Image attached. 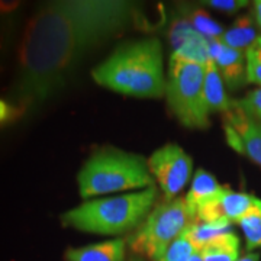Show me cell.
<instances>
[{
	"label": "cell",
	"instance_id": "ffe728a7",
	"mask_svg": "<svg viewBox=\"0 0 261 261\" xmlns=\"http://www.w3.org/2000/svg\"><path fill=\"white\" fill-rule=\"evenodd\" d=\"M247 60V82L261 86V37L245 53Z\"/></svg>",
	"mask_w": 261,
	"mask_h": 261
},
{
	"label": "cell",
	"instance_id": "8fae6325",
	"mask_svg": "<svg viewBox=\"0 0 261 261\" xmlns=\"http://www.w3.org/2000/svg\"><path fill=\"white\" fill-rule=\"evenodd\" d=\"M171 44L174 45L173 54L185 57L200 64H206L209 58V44L189 22H177L171 29Z\"/></svg>",
	"mask_w": 261,
	"mask_h": 261
},
{
	"label": "cell",
	"instance_id": "8992f818",
	"mask_svg": "<svg viewBox=\"0 0 261 261\" xmlns=\"http://www.w3.org/2000/svg\"><path fill=\"white\" fill-rule=\"evenodd\" d=\"M190 222L185 197L164 200L151 209L137 231L128 237L126 244L135 255L159 261Z\"/></svg>",
	"mask_w": 261,
	"mask_h": 261
},
{
	"label": "cell",
	"instance_id": "484cf974",
	"mask_svg": "<svg viewBox=\"0 0 261 261\" xmlns=\"http://www.w3.org/2000/svg\"><path fill=\"white\" fill-rule=\"evenodd\" d=\"M254 13H255V20L261 28V0L254 3Z\"/></svg>",
	"mask_w": 261,
	"mask_h": 261
},
{
	"label": "cell",
	"instance_id": "4fadbf2b",
	"mask_svg": "<svg viewBox=\"0 0 261 261\" xmlns=\"http://www.w3.org/2000/svg\"><path fill=\"white\" fill-rule=\"evenodd\" d=\"M203 94H205V106L207 113L222 112L225 115L232 109V102L228 99L226 92H225L224 80L211 56L205 64Z\"/></svg>",
	"mask_w": 261,
	"mask_h": 261
},
{
	"label": "cell",
	"instance_id": "ac0fdd59",
	"mask_svg": "<svg viewBox=\"0 0 261 261\" xmlns=\"http://www.w3.org/2000/svg\"><path fill=\"white\" fill-rule=\"evenodd\" d=\"M237 224L245 235L247 250L252 252V250L261 248V199H255L250 211Z\"/></svg>",
	"mask_w": 261,
	"mask_h": 261
},
{
	"label": "cell",
	"instance_id": "44dd1931",
	"mask_svg": "<svg viewBox=\"0 0 261 261\" xmlns=\"http://www.w3.org/2000/svg\"><path fill=\"white\" fill-rule=\"evenodd\" d=\"M195 252V248L189 243L186 235L181 233L159 261H190Z\"/></svg>",
	"mask_w": 261,
	"mask_h": 261
},
{
	"label": "cell",
	"instance_id": "7a4b0ae2",
	"mask_svg": "<svg viewBox=\"0 0 261 261\" xmlns=\"http://www.w3.org/2000/svg\"><path fill=\"white\" fill-rule=\"evenodd\" d=\"M97 84L134 97L166 94L163 45L157 38L123 44L92 71Z\"/></svg>",
	"mask_w": 261,
	"mask_h": 261
},
{
	"label": "cell",
	"instance_id": "7402d4cb",
	"mask_svg": "<svg viewBox=\"0 0 261 261\" xmlns=\"http://www.w3.org/2000/svg\"><path fill=\"white\" fill-rule=\"evenodd\" d=\"M232 105L235 108H238L241 112L245 113L247 116L261 122V87L251 90L245 97L240 99V100H233Z\"/></svg>",
	"mask_w": 261,
	"mask_h": 261
},
{
	"label": "cell",
	"instance_id": "e0dca14e",
	"mask_svg": "<svg viewBox=\"0 0 261 261\" xmlns=\"http://www.w3.org/2000/svg\"><path fill=\"white\" fill-rule=\"evenodd\" d=\"M231 222L228 221H218V222H197L193 221L185 229V235L195 248V251H200L206 244L212 241L215 237L229 231Z\"/></svg>",
	"mask_w": 261,
	"mask_h": 261
},
{
	"label": "cell",
	"instance_id": "ba28073f",
	"mask_svg": "<svg viewBox=\"0 0 261 261\" xmlns=\"http://www.w3.org/2000/svg\"><path fill=\"white\" fill-rule=\"evenodd\" d=\"M224 129L229 147L261 167V122L232 105V109L225 113Z\"/></svg>",
	"mask_w": 261,
	"mask_h": 261
},
{
	"label": "cell",
	"instance_id": "3957f363",
	"mask_svg": "<svg viewBox=\"0 0 261 261\" xmlns=\"http://www.w3.org/2000/svg\"><path fill=\"white\" fill-rule=\"evenodd\" d=\"M155 197L157 187L151 186L135 193L89 200L61 215V224L83 232L119 235L144 222Z\"/></svg>",
	"mask_w": 261,
	"mask_h": 261
},
{
	"label": "cell",
	"instance_id": "52a82bcc",
	"mask_svg": "<svg viewBox=\"0 0 261 261\" xmlns=\"http://www.w3.org/2000/svg\"><path fill=\"white\" fill-rule=\"evenodd\" d=\"M148 168L151 176L159 181L166 200H171L178 197V193L187 185L193 161L177 144H167L149 157Z\"/></svg>",
	"mask_w": 261,
	"mask_h": 261
},
{
	"label": "cell",
	"instance_id": "603a6c76",
	"mask_svg": "<svg viewBox=\"0 0 261 261\" xmlns=\"http://www.w3.org/2000/svg\"><path fill=\"white\" fill-rule=\"evenodd\" d=\"M25 115L19 111L18 108L10 102L9 99H2L0 97V128L2 126H6V125H10L13 122L22 119Z\"/></svg>",
	"mask_w": 261,
	"mask_h": 261
},
{
	"label": "cell",
	"instance_id": "83f0119b",
	"mask_svg": "<svg viewBox=\"0 0 261 261\" xmlns=\"http://www.w3.org/2000/svg\"><path fill=\"white\" fill-rule=\"evenodd\" d=\"M126 261H145L142 257H138V255H134V257H130L129 260Z\"/></svg>",
	"mask_w": 261,
	"mask_h": 261
},
{
	"label": "cell",
	"instance_id": "4316f807",
	"mask_svg": "<svg viewBox=\"0 0 261 261\" xmlns=\"http://www.w3.org/2000/svg\"><path fill=\"white\" fill-rule=\"evenodd\" d=\"M190 261H203V258H202V255L199 254V252L196 251L193 255H192V258H190Z\"/></svg>",
	"mask_w": 261,
	"mask_h": 261
},
{
	"label": "cell",
	"instance_id": "d6986e66",
	"mask_svg": "<svg viewBox=\"0 0 261 261\" xmlns=\"http://www.w3.org/2000/svg\"><path fill=\"white\" fill-rule=\"evenodd\" d=\"M186 20L206 39H221L224 35L225 29L211 18L205 10L193 9L187 15Z\"/></svg>",
	"mask_w": 261,
	"mask_h": 261
},
{
	"label": "cell",
	"instance_id": "6da1fadb",
	"mask_svg": "<svg viewBox=\"0 0 261 261\" xmlns=\"http://www.w3.org/2000/svg\"><path fill=\"white\" fill-rule=\"evenodd\" d=\"M137 18V6L123 0H56L41 5L27 23L8 99L23 115L41 106L64 87L89 49L122 32Z\"/></svg>",
	"mask_w": 261,
	"mask_h": 261
},
{
	"label": "cell",
	"instance_id": "2e32d148",
	"mask_svg": "<svg viewBox=\"0 0 261 261\" xmlns=\"http://www.w3.org/2000/svg\"><path fill=\"white\" fill-rule=\"evenodd\" d=\"M257 32L250 16H240L221 37V42L233 49H248L257 41Z\"/></svg>",
	"mask_w": 261,
	"mask_h": 261
},
{
	"label": "cell",
	"instance_id": "cb8c5ba5",
	"mask_svg": "<svg viewBox=\"0 0 261 261\" xmlns=\"http://www.w3.org/2000/svg\"><path fill=\"white\" fill-rule=\"evenodd\" d=\"M202 5H207L214 9L222 10L226 13H233L237 10L245 8L248 2L245 0H209V2H202Z\"/></svg>",
	"mask_w": 261,
	"mask_h": 261
},
{
	"label": "cell",
	"instance_id": "9a60e30c",
	"mask_svg": "<svg viewBox=\"0 0 261 261\" xmlns=\"http://www.w3.org/2000/svg\"><path fill=\"white\" fill-rule=\"evenodd\" d=\"M203 261H237L240 258V238L226 231L206 244L199 251Z\"/></svg>",
	"mask_w": 261,
	"mask_h": 261
},
{
	"label": "cell",
	"instance_id": "30bf717a",
	"mask_svg": "<svg viewBox=\"0 0 261 261\" xmlns=\"http://www.w3.org/2000/svg\"><path fill=\"white\" fill-rule=\"evenodd\" d=\"M209 56L212 57L218 71L231 90H237L247 82V64L244 53L224 45L219 39H207Z\"/></svg>",
	"mask_w": 261,
	"mask_h": 261
},
{
	"label": "cell",
	"instance_id": "5b68a950",
	"mask_svg": "<svg viewBox=\"0 0 261 261\" xmlns=\"http://www.w3.org/2000/svg\"><path fill=\"white\" fill-rule=\"evenodd\" d=\"M203 83L205 64L171 54L164 96L173 115L187 128L202 129L209 125Z\"/></svg>",
	"mask_w": 261,
	"mask_h": 261
},
{
	"label": "cell",
	"instance_id": "7c38bea8",
	"mask_svg": "<svg viewBox=\"0 0 261 261\" xmlns=\"http://www.w3.org/2000/svg\"><path fill=\"white\" fill-rule=\"evenodd\" d=\"M126 245V240L116 238L79 248H68L64 258L65 261H125Z\"/></svg>",
	"mask_w": 261,
	"mask_h": 261
},
{
	"label": "cell",
	"instance_id": "9c48e42d",
	"mask_svg": "<svg viewBox=\"0 0 261 261\" xmlns=\"http://www.w3.org/2000/svg\"><path fill=\"white\" fill-rule=\"evenodd\" d=\"M255 196L243 192H233L224 187L219 195L209 200L207 203L200 206L195 215L197 222H218V221H228V222H238L244 215L250 211V207L255 202ZM192 221V222H193Z\"/></svg>",
	"mask_w": 261,
	"mask_h": 261
},
{
	"label": "cell",
	"instance_id": "d4e9b609",
	"mask_svg": "<svg viewBox=\"0 0 261 261\" xmlns=\"http://www.w3.org/2000/svg\"><path fill=\"white\" fill-rule=\"evenodd\" d=\"M237 261H260V254L258 252H247L241 258Z\"/></svg>",
	"mask_w": 261,
	"mask_h": 261
},
{
	"label": "cell",
	"instance_id": "5bb4252c",
	"mask_svg": "<svg viewBox=\"0 0 261 261\" xmlns=\"http://www.w3.org/2000/svg\"><path fill=\"white\" fill-rule=\"evenodd\" d=\"M222 190H224V187L216 181L214 174L207 173L203 168H199L193 177L189 193L185 196L192 221L195 219L197 209L207 203L209 200H212L214 197H216Z\"/></svg>",
	"mask_w": 261,
	"mask_h": 261
},
{
	"label": "cell",
	"instance_id": "277c9868",
	"mask_svg": "<svg viewBox=\"0 0 261 261\" xmlns=\"http://www.w3.org/2000/svg\"><path fill=\"white\" fill-rule=\"evenodd\" d=\"M82 197L154 186L148 161L142 155L106 147L96 151L77 176Z\"/></svg>",
	"mask_w": 261,
	"mask_h": 261
}]
</instances>
